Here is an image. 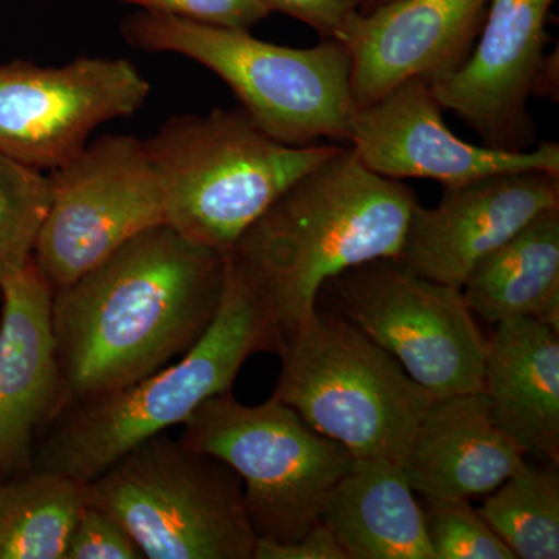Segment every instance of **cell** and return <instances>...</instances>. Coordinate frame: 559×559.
Here are the masks:
<instances>
[{
	"instance_id": "6da1fadb",
	"label": "cell",
	"mask_w": 559,
	"mask_h": 559,
	"mask_svg": "<svg viewBox=\"0 0 559 559\" xmlns=\"http://www.w3.org/2000/svg\"><path fill=\"white\" fill-rule=\"evenodd\" d=\"M226 257L162 223L53 290L51 323L66 407L143 380L215 319Z\"/></svg>"
},
{
	"instance_id": "7a4b0ae2",
	"label": "cell",
	"mask_w": 559,
	"mask_h": 559,
	"mask_svg": "<svg viewBox=\"0 0 559 559\" xmlns=\"http://www.w3.org/2000/svg\"><path fill=\"white\" fill-rule=\"evenodd\" d=\"M417 204L403 180L374 175L341 145L242 231L226 261L266 308L280 349L314 318L330 278L399 259Z\"/></svg>"
},
{
	"instance_id": "3957f363",
	"label": "cell",
	"mask_w": 559,
	"mask_h": 559,
	"mask_svg": "<svg viewBox=\"0 0 559 559\" xmlns=\"http://www.w3.org/2000/svg\"><path fill=\"white\" fill-rule=\"evenodd\" d=\"M226 266L219 310L201 340L175 366L66 407L35 448L33 469L90 484L142 441L183 425L202 403L230 392L250 356L278 355L266 308L227 261Z\"/></svg>"
},
{
	"instance_id": "277c9868",
	"label": "cell",
	"mask_w": 559,
	"mask_h": 559,
	"mask_svg": "<svg viewBox=\"0 0 559 559\" xmlns=\"http://www.w3.org/2000/svg\"><path fill=\"white\" fill-rule=\"evenodd\" d=\"M120 31L134 49L182 55L212 70L237 95L250 119L280 143L310 146L329 139L348 145L356 105L352 57L341 40L294 49L242 28L145 10L128 16Z\"/></svg>"
},
{
	"instance_id": "5b68a950",
	"label": "cell",
	"mask_w": 559,
	"mask_h": 559,
	"mask_svg": "<svg viewBox=\"0 0 559 559\" xmlns=\"http://www.w3.org/2000/svg\"><path fill=\"white\" fill-rule=\"evenodd\" d=\"M145 145L167 224L224 257L290 183L341 146L285 145L241 108L171 117Z\"/></svg>"
},
{
	"instance_id": "8992f818",
	"label": "cell",
	"mask_w": 559,
	"mask_h": 559,
	"mask_svg": "<svg viewBox=\"0 0 559 559\" xmlns=\"http://www.w3.org/2000/svg\"><path fill=\"white\" fill-rule=\"evenodd\" d=\"M272 396L355 459L403 462L433 396L342 316L316 311L280 349Z\"/></svg>"
},
{
	"instance_id": "52a82bcc",
	"label": "cell",
	"mask_w": 559,
	"mask_h": 559,
	"mask_svg": "<svg viewBox=\"0 0 559 559\" xmlns=\"http://www.w3.org/2000/svg\"><path fill=\"white\" fill-rule=\"evenodd\" d=\"M148 559H253L257 538L242 481L218 459L165 432L132 448L86 484Z\"/></svg>"
},
{
	"instance_id": "ba28073f",
	"label": "cell",
	"mask_w": 559,
	"mask_h": 559,
	"mask_svg": "<svg viewBox=\"0 0 559 559\" xmlns=\"http://www.w3.org/2000/svg\"><path fill=\"white\" fill-rule=\"evenodd\" d=\"M179 441L238 474L257 538L277 543H294L322 521L355 459L274 396L245 406L230 392L202 403Z\"/></svg>"
},
{
	"instance_id": "9c48e42d",
	"label": "cell",
	"mask_w": 559,
	"mask_h": 559,
	"mask_svg": "<svg viewBox=\"0 0 559 559\" xmlns=\"http://www.w3.org/2000/svg\"><path fill=\"white\" fill-rule=\"evenodd\" d=\"M319 297L388 349L433 399L481 392L487 341L462 289L381 259L330 278Z\"/></svg>"
},
{
	"instance_id": "30bf717a",
	"label": "cell",
	"mask_w": 559,
	"mask_h": 559,
	"mask_svg": "<svg viewBox=\"0 0 559 559\" xmlns=\"http://www.w3.org/2000/svg\"><path fill=\"white\" fill-rule=\"evenodd\" d=\"M50 205L33 261L58 289L165 221L164 197L145 140L108 134L51 171Z\"/></svg>"
},
{
	"instance_id": "8fae6325",
	"label": "cell",
	"mask_w": 559,
	"mask_h": 559,
	"mask_svg": "<svg viewBox=\"0 0 559 559\" xmlns=\"http://www.w3.org/2000/svg\"><path fill=\"white\" fill-rule=\"evenodd\" d=\"M150 94L148 81L121 58L0 64V154L33 170H57L100 124L134 116Z\"/></svg>"
},
{
	"instance_id": "7c38bea8",
	"label": "cell",
	"mask_w": 559,
	"mask_h": 559,
	"mask_svg": "<svg viewBox=\"0 0 559 559\" xmlns=\"http://www.w3.org/2000/svg\"><path fill=\"white\" fill-rule=\"evenodd\" d=\"M557 0H489L468 60L429 81L443 109L457 114L489 148L525 151L538 130L528 109L546 64L547 20Z\"/></svg>"
},
{
	"instance_id": "4fadbf2b",
	"label": "cell",
	"mask_w": 559,
	"mask_h": 559,
	"mask_svg": "<svg viewBox=\"0 0 559 559\" xmlns=\"http://www.w3.org/2000/svg\"><path fill=\"white\" fill-rule=\"evenodd\" d=\"M347 146L367 170L382 178L430 179L443 187L502 173L559 175L557 142L502 151L457 138L423 79L404 81L370 105L356 108Z\"/></svg>"
},
{
	"instance_id": "5bb4252c",
	"label": "cell",
	"mask_w": 559,
	"mask_h": 559,
	"mask_svg": "<svg viewBox=\"0 0 559 559\" xmlns=\"http://www.w3.org/2000/svg\"><path fill=\"white\" fill-rule=\"evenodd\" d=\"M555 207L554 173H502L444 187L437 207L415 205L395 260L419 277L462 289L479 261Z\"/></svg>"
},
{
	"instance_id": "9a60e30c",
	"label": "cell",
	"mask_w": 559,
	"mask_h": 559,
	"mask_svg": "<svg viewBox=\"0 0 559 559\" xmlns=\"http://www.w3.org/2000/svg\"><path fill=\"white\" fill-rule=\"evenodd\" d=\"M489 0H395L356 13L340 38L352 57L356 108L370 105L411 79L454 72L474 49Z\"/></svg>"
},
{
	"instance_id": "2e32d148",
	"label": "cell",
	"mask_w": 559,
	"mask_h": 559,
	"mask_svg": "<svg viewBox=\"0 0 559 559\" xmlns=\"http://www.w3.org/2000/svg\"><path fill=\"white\" fill-rule=\"evenodd\" d=\"M0 477L33 469L35 440L66 409L53 288L35 261L0 283Z\"/></svg>"
},
{
	"instance_id": "e0dca14e",
	"label": "cell",
	"mask_w": 559,
	"mask_h": 559,
	"mask_svg": "<svg viewBox=\"0 0 559 559\" xmlns=\"http://www.w3.org/2000/svg\"><path fill=\"white\" fill-rule=\"evenodd\" d=\"M525 457L492 418L484 392H473L433 400L400 466L423 499L469 500L520 473Z\"/></svg>"
},
{
	"instance_id": "ac0fdd59",
	"label": "cell",
	"mask_w": 559,
	"mask_h": 559,
	"mask_svg": "<svg viewBox=\"0 0 559 559\" xmlns=\"http://www.w3.org/2000/svg\"><path fill=\"white\" fill-rule=\"evenodd\" d=\"M481 392L503 432L559 465V331L535 319L498 323L485 345Z\"/></svg>"
},
{
	"instance_id": "d6986e66",
	"label": "cell",
	"mask_w": 559,
	"mask_h": 559,
	"mask_svg": "<svg viewBox=\"0 0 559 559\" xmlns=\"http://www.w3.org/2000/svg\"><path fill=\"white\" fill-rule=\"evenodd\" d=\"M320 522L348 559H433L423 506L392 460L353 459Z\"/></svg>"
},
{
	"instance_id": "ffe728a7",
	"label": "cell",
	"mask_w": 559,
	"mask_h": 559,
	"mask_svg": "<svg viewBox=\"0 0 559 559\" xmlns=\"http://www.w3.org/2000/svg\"><path fill=\"white\" fill-rule=\"evenodd\" d=\"M462 294L485 322L535 319L559 331V207L540 213L479 261Z\"/></svg>"
},
{
	"instance_id": "44dd1931",
	"label": "cell",
	"mask_w": 559,
	"mask_h": 559,
	"mask_svg": "<svg viewBox=\"0 0 559 559\" xmlns=\"http://www.w3.org/2000/svg\"><path fill=\"white\" fill-rule=\"evenodd\" d=\"M86 502V484L32 469L7 479L0 503V559H64Z\"/></svg>"
},
{
	"instance_id": "7402d4cb",
	"label": "cell",
	"mask_w": 559,
	"mask_h": 559,
	"mask_svg": "<svg viewBox=\"0 0 559 559\" xmlns=\"http://www.w3.org/2000/svg\"><path fill=\"white\" fill-rule=\"evenodd\" d=\"M558 466L527 463L489 492L479 510L514 558H559Z\"/></svg>"
},
{
	"instance_id": "603a6c76",
	"label": "cell",
	"mask_w": 559,
	"mask_h": 559,
	"mask_svg": "<svg viewBox=\"0 0 559 559\" xmlns=\"http://www.w3.org/2000/svg\"><path fill=\"white\" fill-rule=\"evenodd\" d=\"M49 205V176L0 154V283L31 263Z\"/></svg>"
},
{
	"instance_id": "cb8c5ba5",
	"label": "cell",
	"mask_w": 559,
	"mask_h": 559,
	"mask_svg": "<svg viewBox=\"0 0 559 559\" xmlns=\"http://www.w3.org/2000/svg\"><path fill=\"white\" fill-rule=\"evenodd\" d=\"M423 511L433 559H514L469 500L425 499Z\"/></svg>"
},
{
	"instance_id": "d4e9b609",
	"label": "cell",
	"mask_w": 559,
	"mask_h": 559,
	"mask_svg": "<svg viewBox=\"0 0 559 559\" xmlns=\"http://www.w3.org/2000/svg\"><path fill=\"white\" fill-rule=\"evenodd\" d=\"M145 11L170 14L180 20L201 22L216 27L242 28L266 20L271 11L261 0H120Z\"/></svg>"
},
{
	"instance_id": "484cf974",
	"label": "cell",
	"mask_w": 559,
	"mask_h": 559,
	"mask_svg": "<svg viewBox=\"0 0 559 559\" xmlns=\"http://www.w3.org/2000/svg\"><path fill=\"white\" fill-rule=\"evenodd\" d=\"M142 550L119 522L105 511L84 507L64 559H143Z\"/></svg>"
},
{
	"instance_id": "4316f807",
	"label": "cell",
	"mask_w": 559,
	"mask_h": 559,
	"mask_svg": "<svg viewBox=\"0 0 559 559\" xmlns=\"http://www.w3.org/2000/svg\"><path fill=\"white\" fill-rule=\"evenodd\" d=\"M271 13L304 22L323 39H337L348 21L359 13L358 0H261Z\"/></svg>"
},
{
	"instance_id": "83f0119b",
	"label": "cell",
	"mask_w": 559,
	"mask_h": 559,
	"mask_svg": "<svg viewBox=\"0 0 559 559\" xmlns=\"http://www.w3.org/2000/svg\"><path fill=\"white\" fill-rule=\"evenodd\" d=\"M253 559H348L331 530L319 522L294 543L257 540Z\"/></svg>"
},
{
	"instance_id": "f1b7e54d",
	"label": "cell",
	"mask_w": 559,
	"mask_h": 559,
	"mask_svg": "<svg viewBox=\"0 0 559 559\" xmlns=\"http://www.w3.org/2000/svg\"><path fill=\"white\" fill-rule=\"evenodd\" d=\"M359 2V14L371 13V11L381 9V7L389 5V3L395 2V0H358Z\"/></svg>"
},
{
	"instance_id": "f546056e",
	"label": "cell",
	"mask_w": 559,
	"mask_h": 559,
	"mask_svg": "<svg viewBox=\"0 0 559 559\" xmlns=\"http://www.w3.org/2000/svg\"><path fill=\"white\" fill-rule=\"evenodd\" d=\"M5 479H2V477H0V503H2L3 489H5Z\"/></svg>"
},
{
	"instance_id": "4dcf8cb0",
	"label": "cell",
	"mask_w": 559,
	"mask_h": 559,
	"mask_svg": "<svg viewBox=\"0 0 559 559\" xmlns=\"http://www.w3.org/2000/svg\"><path fill=\"white\" fill-rule=\"evenodd\" d=\"M0 2H2V0H0Z\"/></svg>"
}]
</instances>
